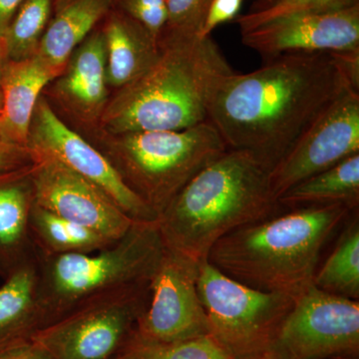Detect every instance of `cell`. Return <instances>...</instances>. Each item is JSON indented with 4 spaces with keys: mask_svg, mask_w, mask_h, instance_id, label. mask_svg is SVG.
<instances>
[{
    "mask_svg": "<svg viewBox=\"0 0 359 359\" xmlns=\"http://www.w3.org/2000/svg\"><path fill=\"white\" fill-rule=\"evenodd\" d=\"M359 89L358 53H289L219 86L209 121L230 150L249 152L269 172L330 104Z\"/></svg>",
    "mask_w": 359,
    "mask_h": 359,
    "instance_id": "6da1fadb",
    "label": "cell"
},
{
    "mask_svg": "<svg viewBox=\"0 0 359 359\" xmlns=\"http://www.w3.org/2000/svg\"><path fill=\"white\" fill-rule=\"evenodd\" d=\"M158 46L155 62L104 109L111 133L183 130L208 121L217 91L235 72L212 36L162 33Z\"/></svg>",
    "mask_w": 359,
    "mask_h": 359,
    "instance_id": "7a4b0ae2",
    "label": "cell"
},
{
    "mask_svg": "<svg viewBox=\"0 0 359 359\" xmlns=\"http://www.w3.org/2000/svg\"><path fill=\"white\" fill-rule=\"evenodd\" d=\"M278 205L271 172L249 152L228 149L180 191L156 222L166 249L202 262L221 238L269 218Z\"/></svg>",
    "mask_w": 359,
    "mask_h": 359,
    "instance_id": "3957f363",
    "label": "cell"
},
{
    "mask_svg": "<svg viewBox=\"0 0 359 359\" xmlns=\"http://www.w3.org/2000/svg\"><path fill=\"white\" fill-rule=\"evenodd\" d=\"M344 203L306 205L231 231L208 261L252 289L295 297L313 285L323 245L346 218Z\"/></svg>",
    "mask_w": 359,
    "mask_h": 359,
    "instance_id": "277c9868",
    "label": "cell"
},
{
    "mask_svg": "<svg viewBox=\"0 0 359 359\" xmlns=\"http://www.w3.org/2000/svg\"><path fill=\"white\" fill-rule=\"evenodd\" d=\"M164 250L157 222H134L122 238L98 252H37L46 325L97 295L150 283Z\"/></svg>",
    "mask_w": 359,
    "mask_h": 359,
    "instance_id": "5b68a950",
    "label": "cell"
},
{
    "mask_svg": "<svg viewBox=\"0 0 359 359\" xmlns=\"http://www.w3.org/2000/svg\"><path fill=\"white\" fill-rule=\"evenodd\" d=\"M226 150L208 120L188 129L118 135L104 155L159 217L196 175Z\"/></svg>",
    "mask_w": 359,
    "mask_h": 359,
    "instance_id": "8992f818",
    "label": "cell"
},
{
    "mask_svg": "<svg viewBox=\"0 0 359 359\" xmlns=\"http://www.w3.org/2000/svg\"><path fill=\"white\" fill-rule=\"evenodd\" d=\"M198 292L210 334L233 359L269 353L294 299L248 287L224 275L208 259L200 263Z\"/></svg>",
    "mask_w": 359,
    "mask_h": 359,
    "instance_id": "52a82bcc",
    "label": "cell"
},
{
    "mask_svg": "<svg viewBox=\"0 0 359 359\" xmlns=\"http://www.w3.org/2000/svg\"><path fill=\"white\" fill-rule=\"evenodd\" d=\"M150 283L97 295L39 330L32 341L53 359H111L131 344Z\"/></svg>",
    "mask_w": 359,
    "mask_h": 359,
    "instance_id": "ba28073f",
    "label": "cell"
},
{
    "mask_svg": "<svg viewBox=\"0 0 359 359\" xmlns=\"http://www.w3.org/2000/svg\"><path fill=\"white\" fill-rule=\"evenodd\" d=\"M359 304L311 285L294 297L269 353L278 359H325L355 354Z\"/></svg>",
    "mask_w": 359,
    "mask_h": 359,
    "instance_id": "9c48e42d",
    "label": "cell"
},
{
    "mask_svg": "<svg viewBox=\"0 0 359 359\" xmlns=\"http://www.w3.org/2000/svg\"><path fill=\"white\" fill-rule=\"evenodd\" d=\"M201 262L165 248L150 282V299L136 335L146 341L175 344L210 334L198 292Z\"/></svg>",
    "mask_w": 359,
    "mask_h": 359,
    "instance_id": "30bf717a",
    "label": "cell"
},
{
    "mask_svg": "<svg viewBox=\"0 0 359 359\" xmlns=\"http://www.w3.org/2000/svg\"><path fill=\"white\" fill-rule=\"evenodd\" d=\"M27 148L88 180L134 221H157V214L126 185L105 155L66 126L44 98L39 99L33 113Z\"/></svg>",
    "mask_w": 359,
    "mask_h": 359,
    "instance_id": "8fae6325",
    "label": "cell"
},
{
    "mask_svg": "<svg viewBox=\"0 0 359 359\" xmlns=\"http://www.w3.org/2000/svg\"><path fill=\"white\" fill-rule=\"evenodd\" d=\"M359 153V89L330 104L271 172L276 200L304 180Z\"/></svg>",
    "mask_w": 359,
    "mask_h": 359,
    "instance_id": "7c38bea8",
    "label": "cell"
},
{
    "mask_svg": "<svg viewBox=\"0 0 359 359\" xmlns=\"http://www.w3.org/2000/svg\"><path fill=\"white\" fill-rule=\"evenodd\" d=\"M32 154L35 205L91 229L111 242L122 238L136 222L84 177L49 156Z\"/></svg>",
    "mask_w": 359,
    "mask_h": 359,
    "instance_id": "4fadbf2b",
    "label": "cell"
},
{
    "mask_svg": "<svg viewBox=\"0 0 359 359\" xmlns=\"http://www.w3.org/2000/svg\"><path fill=\"white\" fill-rule=\"evenodd\" d=\"M241 34L243 44L264 60L289 53H358L359 4L287 14Z\"/></svg>",
    "mask_w": 359,
    "mask_h": 359,
    "instance_id": "5bb4252c",
    "label": "cell"
},
{
    "mask_svg": "<svg viewBox=\"0 0 359 359\" xmlns=\"http://www.w3.org/2000/svg\"><path fill=\"white\" fill-rule=\"evenodd\" d=\"M32 166L0 172V276L8 278L37 257L30 230Z\"/></svg>",
    "mask_w": 359,
    "mask_h": 359,
    "instance_id": "9a60e30c",
    "label": "cell"
},
{
    "mask_svg": "<svg viewBox=\"0 0 359 359\" xmlns=\"http://www.w3.org/2000/svg\"><path fill=\"white\" fill-rule=\"evenodd\" d=\"M58 77L37 56L9 61L0 78L2 107L0 137L13 145L27 148L33 113L42 90Z\"/></svg>",
    "mask_w": 359,
    "mask_h": 359,
    "instance_id": "2e32d148",
    "label": "cell"
},
{
    "mask_svg": "<svg viewBox=\"0 0 359 359\" xmlns=\"http://www.w3.org/2000/svg\"><path fill=\"white\" fill-rule=\"evenodd\" d=\"M60 75L58 95L86 119L102 115L107 97V62L102 29L91 33L71 54Z\"/></svg>",
    "mask_w": 359,
    "mask_h": 359,
    "instance_id": "e0dca14e",
    "label": "cell"
},
{
    "mask_svg": "<svg viewBox=\"0 0 359 359\" xmlns=\"http://www.w3.org/2000/svg\"><path fill=\"white\" fill-rule=\"evenodd\" d=\"M112 7L113 0H54L50 21L35 56L60 76L71 54Z\"/></svg>",
    "mask_w": 359,
    "mask_h": 359,
    "instance_id": "ac0fdd59",
    "label": "cell"
},
{
    "mask_svg": "<svg viewBox=\"0 0 359 359\" xmlns=\"http://www.w3.org/2000/svg\"><path fill=\"white\" fill-rule=\"evenodd\" d=\"M45 327L37 255L21 264L0 287V353L29 341Z\"/></svg>",
    "mask_w": 359,
    "mask_h": 359,
    "instance_id": "d6986e66",
    "label": "cell"
},
{
    "mask_svg": "<svg viewBox=\"0 0 359 359\" xmlns=\"http://www.w3.org/2000/svg\"><path fill=\"white\" fill-rule=\"evenodd\" d=\"M107 62V83L126 86L151 67L159 55L158 42L143 26L121 11L107 14L102 29Z\"/></svg>",
    "mask_w": 359,
    "mask_h": 359,
    "instance_id": "ffe728a7",
    "label": "cell"
},
{
    "mask_svg": "<svg viewBox=\"0 0 359 359\" xmlns=\"http://www.w3.org/2000/svg\"><path fill=\"white\" fill-rule=\"evenodd\" d=\"M359 200V153L335 166L304 180L283 193L278 204L311 205L344 203L349 207Z\"/></svg>",
    "mask_w": 359,
    "mask_h": 359,
    "instance_id": "44dd1931",
    "label": "cell"
},
{
    "mask_svg": "<svg viewBox=\"0 0 359 359\" xmlns=\"http://www.w3.org/2000/svg\"><path fill=\"white\" fill-rule=\"evenodd\" d=\"M30 230L40 255L91 254L115 243L35 204L30 216Z\"/></svg>",
    "mask_w": 359,
    "mask_h": 359,
    "instance_id": "7402d4cb",
    "label": "cell"
},
{
    "mask_svg": "<svg viewBox=\"0 0 359 359\" xmlns=\"http://www.w3.org/2000/svg\"><path fill=\"white\" fill-rule=\"evenodd\" d=\"M313 285L330 294L358 299L359 297V224L356 219L342 233L339 243L320 271Z\"/></svg>",
    "mask_w": 359,
    "mask_h": 359,
    "instance_id": "603a6c76",
    "label": "cell"
},
{
    "mask_svg": "<svg viewBox=\"0 0 359 359\" xmlns=\"http://www.w3.org/2000/svg\"><path fill=\"white\" fill-rule=\"evenodd\" d=\"M54 0H25L4 33L7 58L32 57L50 21Z\"/></svg>",
    "mask_w": 359,
    "mask_h": 359,
    "instance_id": "cb8c5ba5",
    "label": "cell"
},
{
    "mask_svg": "<svg viewBox=\"0 0 359 359\" xmlns=\"http://www.w3.org/2000/svg\"><path fill=\"white\" fill-rule=\"evenodd\" d=\"M131 346L135 359H233L211 335L175 344H158L135 334Z\"/></svg>",
    "mask_w": 359,
    "mask_h": 359,
    "instance_id": "d4e9b609",
    "label": "cell"
},
{
    "mask_svg": "<svg viewBox=\"0 0 359 359\" xmlns=\"http://www.w3.org/2000/svg\"><path fill=\"white\" fill-rule=\"evenodd\" d=\"M359 4V0H273L256 11L238 16L241 33L287 14L339 11Z\"/></svg>",
    "mask_w": 359,
    "mask_h": 359,
    "instance_id": "484cf974",
    "label": "cell"
},
{
    "mask_svg": "<svg viewBox=\"0 0 359 359\" xmlns=\"http://www.w3.org/2000/svg\"><path fill=\"white\" fill-rule=\"evenodd\" d=\"M212 0H166L167 22L162 33L200 35Z\"/></svg>",
    "mask_w": 359,
    "mask_h": 359,
    "instance_id": "4316f807",
    "label": "cell"
},
{
    "mask_svg": "<svg viewBox=\"0 0 359 359\" xmlns=\"http://www.w3.org/2000/svg\"><path fill=\"white\" fill-rule=\"evenodd\" d=\"M114 6L117 11L143 26L158 42L167 22L166 0H113Z\"/></svg>",
    "mask_w": 359,
    "mask_h": 359,
    "instance_id": "83f0119b",
    "label": "cell"
},
{
    "mask_svg": "<svg viewBox=\"0 0 359 359\" xmlns=\"http://www.w3.org/2000/svg\"><path fill=\"white\" fill-rule=\"evenodd\" d=\"M243 0H212L208 9L200 36H212V32L223 23L237 18Z\"/></svg>",
    "mask_w": 359,
    "mask_h": 359,
    "instance_id": "f1b7e54d",
    "label": "cell"
},
{
    "mask_svg": "<svg viewBox=\"0 0 359 359\" xmlns=\"http://www.w3.org/2000/svg\"><path fill=\"white\" fill-rule=\"evenodd\" d=\"M32 151L4 141L0 137V172L13 171L34 164Z\"/></svg>",
    "mask_w": 359,
    "mask_h": 359,
    "instance_id": "f546056e",
    "label": "cell"
},
{
    "mask_svg": "<svg viewBox=\"0 0 359 359\" xmlns=\"http://www.w3.org/2000/svg\"><path fill=\"white\" fill-rule=\"evenodd\" d=\"M0 359H53L50 354L35 342H23L0 353Z\"/></svg>",
    "mask_w": 359,
    "mask_h": 359,
    "instance_id": "4dcf8cb0",
    "label": "cell"
},
{
    "mask_svg": "<svg viewBox=\"0 0 359 359\" xmlns=\"http://www.w3.org/2000/svg\"><path fill=\"white\" fill-rule=\"evenodd\" d=\"M25 0H0V34L6 33Z\"/></svg>",
    "mask_w": 359,
    "mask_h": 359,
    "instance_id": "1f68e13d",
    "label": "cell"
},
{
    "mask_svg": "<svg viewBox=\"0 0 359 359\" xmlns=\"http://www.w3.org/2000/svg\"><path fill=\"white\" fill-rule=\"evenodd\" d=\"M7 58L6 40H4V35L0 34V78H1L2 70L4 67V59Z\"/></svg>",
    "mask_w": 359,
    "mask_h": 359,
    "instance_id": "d6a6232c",
    "label": "cell"
},
{
    "mask_svg": "<svg viewBox=\"0 0 359 359\" xmlns=\"http://www.w3.org/2000/svg\"><path fill=\"white\" fill-rule=\"evenodd\" d=\"M111 359H135L134 351L133 348H132L131 344H130L122 353H120L118 355H116L115 358Z\"/></svg>",
    "mask_w": 359,
    "mask_h": 359,
    "instance_id": "836d02e7",
    "label": "cell"
},
{
    "mask_svg": "<svg viewBox=\"0 0 359 359\" xmlns=\"http://www.w3.org/2000/svg\"><path fill=\"white\" fill-rule=\"evenodd\" d=\"M247 359H278L273 355V353H266L264 354H262V355L254 356V358H250Z\"/></svg>",
    "mask_w": 359,
    "mask_h": 359,
    "instance_id": "e575fe53",
    "label": "cell"
},
{
    "mask_svg": "<svg viewBox=\"0 0 359 359\" xmlns=\"http://www.w3.org/2000/svg\"><path fill=\"white\" fill-rule=\"evenodd\" d=\"M1 107H2V94H1V91H0V111H1Z\"/></svg>",
    "mask_w": 359,
    "mask_h": 359,
    "instance_id": "d590c367",
    "label": "cell"
},
{
    "mask_svg": "<svg viewBox=\"0 0 359 359\" xmlns=\"http://www.w3.org/2000/svg\"><path fill=\"white\" fill-rule=\"evenodd\" d=\"M264 1H266V4H271V2L273 1V0H264Z\"/></svg>",
    "mask_w": 359,
    "mask_h": 359,
    "instance_id": "8d00e7d4",
    "label": "cell"
}]
</instances>
